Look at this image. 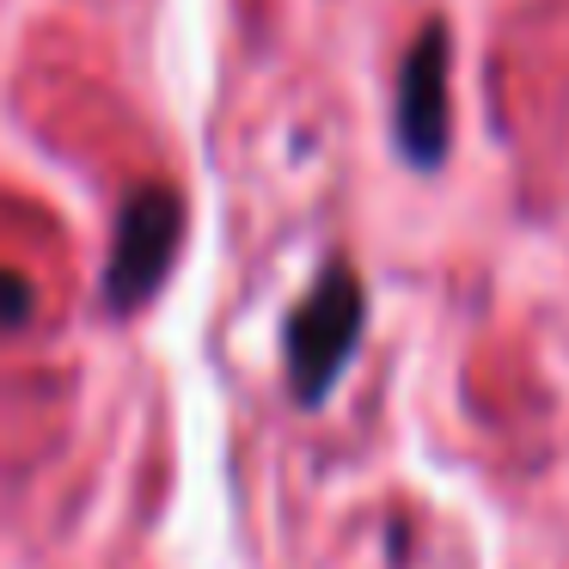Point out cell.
<instances>
[{
  "instance_id": "1",
  "label": "cell",
  "mask_w": 569,
  "mask_h": 569,
  "mask_svg": "<svg viewBox=\"0 0 569 569\" xmlns=\"http://www.w3.org/2000/svg\"><path fill=\"white\" fill-rule=\"evenodd\" d=\"M361 325H368V288L349 270L343 258L325 263L319 282L307 288V300L288 319V386H295L300 405H319L337 386V373L349 368L361 343Z\"/></svg>"
},
{
  "instance_id": "2",
  "label": "cell",
  "mask_w": 569,
  "mask_h": 569,
  "mask_svg": "<svg viewBox=\"0 0 569 569\" xmlns=\"http://www.w3.org/2000/svg\"><path fill=\"white\" fill-rule=\"evenodd\" d=\"M178 239H184L178 190H166V184L136 190L123 202V214H117V246H111V263H104V307L111 312L148 307L178 263Z\"/></svg>"
},
{
  "instance_id": "3",
  "label": "cell",
  "mask_w": 569,
  "mask_h": 569,
  "mask_svg": "<svg viewBox=\"0 0 569 569\" xmlns=\"http://www.w3.org/2000/svg\"><path fill=\"white\" fill-rule=\"evenodd\" d=\"M447 26L429 19V26L410 38L405 68H398V104H392V123H398V153H405L417 172H435L447 160V136H453V111H447Z\"/></svg>"
},
{
  "instance_id": "4",
  "label": "cell",
  "mask_w": 569,
  "mask_h": 569,
  "mask_svg": "<svg viewBox=\"0 0 569 569\" xmlns=\"http://www.w3.org/2000/svg\"><path fill=\"white\" fill-rule=\"evenodd\" d=\"M26 319H31V282L13 270H0V325L13 331V325H26Z\"/></svg>"
}]
</instances>
